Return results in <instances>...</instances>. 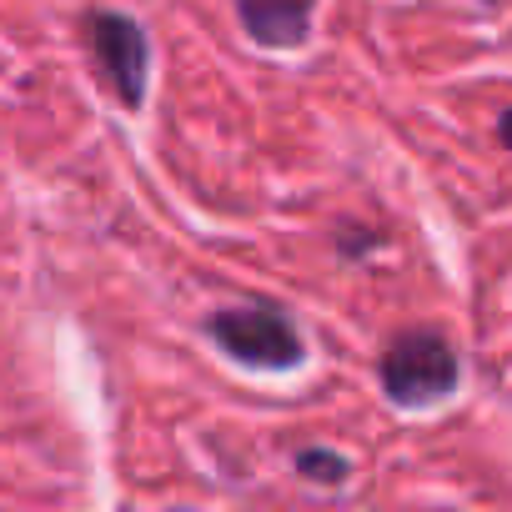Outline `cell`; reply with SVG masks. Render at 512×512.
<instances>
[{"instance_id":"obj_1","label":"cell","mask_w":512,"mask_h":512,"mask_svg":"<svg viewBox=\"0 0 512 512\" xmlns=\"http://www.w3.org/2000/svg\"><path fill=\"white\" fill-rule=\"evenodd\" d=\"M211 337L221 342L226 357H236L241 367H256V372H282V367H297L307 357L297 322L272 302H246V307L216 312Z\"/></svg>"},{"instance_id":"obj_2","label":"cell","mask_w":512,"mask_h":512,"mask_svg":"<svg viewBox=\"0 0 512 512\" xmlns=\"http://www.w3.org/2000/svg\"><path fill=\"white\" fill-rule=\"evenodd\" d=\"M382 387L397 407H432L457 387V352L437 332H402L382 352Z\"/></svg>"},{"instance_id":"obj_3","label":"cell","mask_w":512,"mask_h":512,"mask_svg":"<svg viewBox=\"0 0 512 512\" xmlns=\"http://www.w3.org/2000/svg\"><path fill=\"white\" fill-rule=\"evenodd\" d=\"M86 31H91V51H96L106 81L116 86V96H121L126 106H141V101H146V61H151L141 26H136L131 16L101 11V16L86 21Z\"/></svg>"},{"instance_id":"obj_4","label":"cell","mask_w":512,"mask_h":512,"mask_svg":"<svg viewBox=\"0 0 512 512\" xmlns=\"http://www.w3.org/2000/svg\"><path fill=\"white\" fill-rule=\"evenodd\" d=\"M236 11L256 46H302L312 26V0H236Z\"/></svg>"},{"instance_id":"obj_5","label":"cell","mask_w":512,"mask_h":512,"mask_svg":"<svg viewBox=\"0 0 512 512\" xmlns=\"http://www.w3.org/2000/svg\"><path fill=\"white\" fill-rule=\"evenodd\" d=\"M297 472H302V477H312V482L342 487V482L352 477V462H347L342 452H327V447H307V452H297Z\"/></svg>"},{"instance_id":"obj_6","label":"cell","mask_w":512,"mask_h":512,"mask_svg":"<svg viewBox=\"0 0 512 512\" xmlns=\"http://www.w3.org/2000/svg\"><path fill=\"white\" fill-rule=\"evenodd\" d=\"M497 136H502V146L512 151V111H502V126H497Z\"/></svg>"}]
</instances>
